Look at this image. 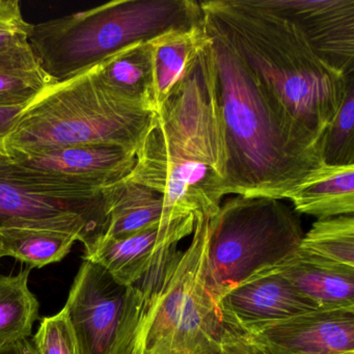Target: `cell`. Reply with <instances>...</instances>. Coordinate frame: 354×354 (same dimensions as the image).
<instances>
[{
  "label": "cell",
  "mask_w": 354,
  "mask_h": 354,
  "mask_svg": "<svg viewBox=\"0 0 354 354\" xmlns=\"http://www.w3.org/2000/svg\"><path fill=\"white\" fill-rule=\"evenodd\" d=\"M124 180L162 194L165 225L218 213L227 194V155L211 42L151 115Z\"/></svg>",
  "instance_id": "obj_1"
},
{
  "label": "cell",
  "mask_w": 354,
  "mask_h": 354,
  "mask_svg": "<svg viewBox=\"0 0 354 354\" xmlns=\"http://www.w3.org/2000/svg\"><path fill=\"white\" fill-rule=\"evenodd\" d=\"M227 155V194L285 200L323 165L321 140L298 123L227 39L204 20Z\"/></svg>",
  "instance_id": "obj_2"
},
{
  "label": "cell",
  "mask_w": 354,
  "mask_h": 354,
  "mask_svg": "<svg viewBox=\"0 0 354 354\" xmlns=\"http://www.w3.org/2000/svg\"><path fill=\"white\" fill-rule=\"evenodd\" d=\"M201 8L205 21L227 39L292 117L321 140L354 74L331 69L291 22L260 0H210Z\"/></svg>",
  "instance_id": "obj_3"
},
{
  "label": "cell",
  "mask_w": 354,
  "mask_h": 354,
  "mask_svg": "<svg viewBox=\"0 0 354 354\" xmlns=\"http://www.w3.org/2000/svg\"><path fill=\"white\" fill-rule=\"evenodd\" d=\"M210 221L196 217L188 248L161 250L130 286L125 354H221L225 323L208 279Z\"/></svg>",
  "instance_id": "obj_4"
},
{
  "label": "cell",
  "mask_w": 354,
  "mask_h": 354,
  "mask_svg": "<svg viewBox=\"0 0 354 354\" xmlns=\"http://www.w3.org/2000/svg\"><path fill=\"white\" fill-rule=\"evenodd\" d=\"M203 24L201 3L194 0H115L32 24L28 45L41 69L62 82L134 43Z\"/></svg>",
  "instance_id": "obj_5"
},
{
  "label": "cell",
  "mask_w": 354,
  "mask_h": 354,
  "mask_svg": "<svg viewBox=\"0 0 354 354\" xmlns=\"http://www.w3.org/2000/svg\"><path fill=\"white\" fill-rule=\"evenodd\" d=\"M152 113L109 90L94 67L38 95L5 140L6 154L92 144L136 153Z\"/></svg>",
  "instance_id": "obj_6"
},
{
  "label": "cell",
  "mask_w": 354,
  "mask_h": 354,
  "mask_svg": "<svg viewBox=\"0 0 354 354\" xmlns=\"http://www.w3.org/2000/svg\"><path fill=\"white\" fill-rule=\"evenodd\" d=\"M208 277L219 302L230 290L297 252L301 223L281 200L236 196L210 221Z\"/></svg>",
  "instance_id": "obj_7"
},
{
  "label": "cell",
  "mask_w": 354,
  "mask_h": 354,
  "mask_svg": "<svg viewBox=\"0 0 354 354\" xmlns=\"http://www.w3.org/2000/svg\"><path fill=\"white\" fill-rule=\"evenodd\" d=\"M103 189V188H102ZM104 196L90 200L55 198L16 177L7 155L0 154V231L51 230L77 236L88 248L104 235Z\"/></svg>",
  "instance_id": "obj_8"
},
{
  "label": "cell",
  "mask_w": 354,
  "mask_h": 354,
  "mask_svg": "<svg viewBox=\"0 0 354 354\" xmlns=\"http://www.w3.org/2000/svg\"><path fill=\"white\" fill-rule=\"evenodd\" d=\"M128 298L129 287L84 260L64 306L82 354H125Z\"/></svg>",
  "instance_id": "obj_9"
},
{
  "label": "cell",
  "mask_w": 354,
  "mask_h": 354,
  "mask_svg": "<svg viewBox=\"0 0 354 354\" xmlns=\"http://www.w3.org/2000/svg\"><path fill=\"white\" fill-rule=\"evenodd\" d=\"M7 156L20 167L38 171L55 185L75 192H97L113 185L125 179L136 165V153L105 144Z\"/></svg>",
  "instance_id": "obj_10"
},
{
  "label": "cell",
  "mask_w": 354,
  "mask_h": 354,
  "mask_svg": "<svg viewBox=\"0 0 354 354\" xmlns=\"http://www.w3.org/2000/svg\"><path fill=\"white\" fill-rule=\"evenodd\" d=\"M291 22L315 55L343 76L354 74V0H260Z\"/></svg>",
  "instance_id": "obj_11"
},
{
  "label": "cell",
  "mask_w": 354,
  "mask_h": 354,
  "mask_svg": "<svg viewBox=\"0 0 354 354\" xmlns=\"http://www.w3.org/2000/svg\"><path fill=\"white\" fill-rule=\"evenodd\" d=\"M236 327L269 354L354 351V308H318L283 320Z\"/></svg>",
  "instance_id": "obj_12"
},
{
  "label": "cell",
  "mask_w": 354,
  "mask_h": 354,
  "mask_svg": "<svg viewBox=\"0 0 354 354\" xmlns=\"http://www.w3.org/2000/svg\"><path fill=\"white\" fill-rule=\"evenodd\" d=\"M194 225L196 217H187L122 237L101 236L86 248L84 260L100 265L118 283L130 287L145 277L161 250L177 246L182 239L192 235Z\"/></svg>",
  "instance_id": "obj_13"
},
{
  "label": "cell",
  "mask_w": 354,
  "mask_h": 354,
  "mask_svg": "<svg viewBox=\"0 0 354 354\" xmlns=\"http://www.w3.org/2000/svg\"><path fill=\"white\" fill-rule=\"evenodd\" d=\"M223 322L236 326L283 320L318 306L271 268L227 291L218 302Z\"/></svg>",
  "instance_id": "obj_14"
},
{
  "label": "cell",
  "mask_w": 354,
  "mask_h": 354,
  "mask_svg": "<svg viewBox=\"0 0 354 354\" xmlns=\"http://www.w3.org/2000/svg\"><path fill=\"white\" fill-rule=\"evenodd\" d=\"M318 308H354V268L297 252L270 267Z\"/></svg>",
  "instance_id": "obj_15"
},
{
  "label": "cell",
  "mask_w": 354,
  "mask_h": 354,
  "mask_svg": "<svg viewBox=\"0 0 354 354\" xmlns=\"http://www.w3.org/2000/svg\"><path fill=\"white\" fill-rule=\"evenodd\" d=\"M286 198L294 210L318 219L354 213V165H321L310 171Z\"/></svg>",
  "instance_id": "obj_16"
},
{
  "label": "cell",
  "mask_w": 354,
  "mask_h": 354,
  "mask_svg": "<svg viewBox=\"0 0 354 354\" xmlns=\"http://www.w3.org/2000/svg\"><path fill=\"white\" fill-rule=\"evenodd\" d=\"M210 42L204 24L187 30H174L149 41L152 53L155 111L194 67Z\"/></svg>",
  "instance_id": "obj_17"
},
{
  "label": "cell",
  "mask_w": 354,
  "mask_h": 354,
  "mask_svg": "<svg viewBox=\"0 0 354 354\" xmlns=\"http://www.w3.org/2000/svg\"><path fill=\"white\" fill-rule=\"evenodd\" d=\"M102 194L107 218L104 237H122L153 225H169L163 223L165 198L147 186L122 180L103 188Z\"/></svg>",
  "instance_id": "obj_18"
},
{
  "label": "cell",
  "mask_w": 354,
  "mask_h": 354,
  "mask_svg": "<svg viewBox=\"0 0 354 354\" xmlns=\"http://www.w3.org/2000/svg\"><path fill=\"white\" fill-rule=\"evenodd\" d=\"M96 67L99 77L109 90L154 113L152 53L149 41L129 45Z\"/></svg>",
  "instance_id": "obj_19"
},
{
  "label": "cell",
  "mask_w": 354,
  "mask_h": 354,
  "mask_svg": "<svg viewBox=\"0 0 354 354\" xmlns=\"http://www.w3.org/2000/svg\"><path fill=\"white\" fill-rule=\"evenodd\" d=\"M30 269L0 274V349L32 335L39 318L38 299L28 288Z\"/></svg>",
  "instance_id": "obj_20"
},
{
  "label": "cell",
  "mask_w": 354,
  "mask_h": 354,
  "mask_svg": "<svg viewBox=\"0 0 354 354\" xmlns=\"http://www.w3.org/2000/svg\"><path fill=\"white\" fill-rule=\"evenodd\" d=\"M77 236L66 232L38 229L0 231L3 257H13L32 268H42L63 260L71 252Z\"/></svg>",
  "instance_id": "obj_21"
},
{
  "label": "cell",
  "mask_w": 354,
  "mask_h": 354,
  "mask_svg": "<svg viewBox=\"0 0 354 354\" xmlns=\"http://www.w3.org/2000/svg\"><path fill=\"white\" fill-rule=\"evenodd\" d=\"M298 250L354 268V217L342 215L318 219L304 234Z\"/></svg>",
  "instance_id": "obj_22"
},
{
  "label": "cell",
  "mask_w": 354,
  "mask_h": 354,
  "mask_svg": "<svg viewBox=\"0 0 354 354\" xmlns=\"http://www.w3.org/2000/svg\"><path fill=\"white\" fill-rule=\"evenodd\" d=\"M354 82L348 86L339 111L327 126L322 138L323 163L354 165Z\"/></svg>",
  "instance_id": "obj_23"
},
{
  "label": "cell",
  "mask_w": 354,
  "mask_h": 354,
  "mask_svg": "<svg viewBox=\"0 0 354 354\" xmlns=\"http://www.w3.org/2000/svg\"><path fill=\"white\" fill-rule=\"evenodd\" d=\"M30 342L37 354H82L65 308L44 317Z\"/></svg>",
  "instance_id": "obj_24"
},
{
  "label": "cell",
  "mask_w": 354,
  "mask_h": 354,
  "mask_svg": "<svg viewBox=\"0 0 354 354\" xmlns=\"http://www.w3.org/2000/svg\"><path fill=\"white\" fill-rule=\"evenodd\" d=\"M55 80L41 68L30 71L0 72V106L32 102Z\"/></svg>",
  "instance_id": "obj_25"
},
{
  "label": "cell",
  "mask_w": 354,
  "mask_h": 354,
  "mask_svg": "<svg viewBox=\"0 0 354 354\" xmlns=\"http://www.w3.org/2000/svg\"><path fill=\"white\" fill-rule=\"evenodd\" d=\"M32 28L24 19L18 0H0V53L30 46Z\"/></svg>",
  "instance_id": "obj_26"
},
{
  "label": "cell",
  "mask_w": 354,
  "mask_h": 354,
  "mask_svg": "<svg viewBox=\"0 0 354 354\" xmlns=\"http://www.w3.org/2000/svg\"><path fill=\"white\" fill-rule=\"evenodd\" d=\"M225 323V322H223ZM221 354H269L250 335L234 325L225 323Z\"/></svg>",
  "instance_id": "obj_27"
},
{
  "label": "cell",
  "mask_w": 354,
  "mask_h": 354,
  "mask_svg": "<svg viewBox=\"0 0 354 354\" xmlns=\"http://www.w3.org/2000/svg\"><path fill=\"white\" fill-rule=\"evenodd\" d=\"M39 68L30 46L0 53V72L30 71Z\"/></svg>",
  "instance_id": "obj_28"
},
{
  "label": "cell",
  "mask_w": 354,
  "mask_h": 354,
  "mask_svg": "<svg viewBox=\"0 0 354 354\" xmlns=\"http://www.w3.org/2000/svg\"><path fill=\"white\" fill-rule=\"evenodd\" d=\"M30 103L0 106V154L7 155L5 150V140L12 133L20 115Z\"/></svg>",
  "instance_id": "obj_29"
},
{
  "label": "cell",
  "mask_w": 354,
  "mask_h": 354,
  "mask_svg": "<svg viewBox=\"0 0 354 354\" xmlns=\"http://www.w3.org/2000/svg\"><path fill=\"white\" fill-rule=\"evenodd\" d=\"M0 354H37L30 339H22L0 349Z\"/></svg>",
  "instance_id": "obj_30"
},
{
  "label": "cell",
  "mask_w": 354,
  "mask_h": 354,
  "mask_svg": "<svg viewBox=\"0 0 354 354\" xmlns=\"http://www.w3.org/2000/svg\"><path fill=\"white\" fill-rule=\"evenodd\" d=\"M333 354H354V351H339Z\"/></svg>",
  "instance_id": "obj_31"
},
{
  "label": "cell",
  "mask_w": 354,
  "mask_h": 354,
  "mask_svg": "<svg viewBox=\"0 0 354 354\" xmlns=\"http://www.w3.org/2000/svg\"><path fill=\"white\" fill-rule=\"evenodd\" d=\"M3 258V250H1V245H0V259Z\"/></svg>",
  "instance_id": "obj_32"
}]
</instances>
